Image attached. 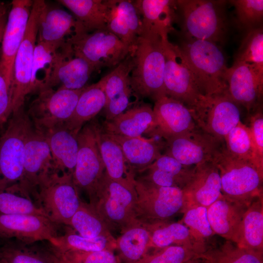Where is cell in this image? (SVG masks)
I'll return each mask as SVG.
<instances>
[{"label": "cell", "mask_w": 263, "mask_h": 263, "mask_svg": "<svg viewBox=\"0 0 263 263\" xmlns=\"http://www.w3.org/2000/svg\"><path fill=\"white\" fill-rule=\"evenodd\" d=\"M227 3L225 0H177L183 38L224 44L229 29Z\"/></svg>", "instance_id": "obj_1"}, {"label": "cell", "mask_w": 263, "mask_h": 263, "mask_svg": "<svg viewBox=\"0 0 263 263\" xmlns=\"http://www.w3.org/2000/svg\"><path fill=\"white\" fill-rule=\"evenodd\" d=\"M112 232L120 233L140 222L137 219V194L133 184L111 178L105 171L90 203Z\"/></svg>", "instance_id": "obj_2"}, {"label": "cell", "mask_w": 263, "mask_h": 263, "mask_svg": "<svg viewBox=\"0 0 263 263\" xmlns=\"http://www.w3.org/2000/svg\"><path fill=\"white\" fill-rule=\"evenodd\" d=\"M133 65L130 76L132 93L155 101L167 95L164 75L165 57L162 39L148 36L138 37L132 52Z\"/></svg>", "instance_id": "obj_3"}, {"label": "cell", "mask_w": 263, "mask_h": 263, "mask_svg": "<svg viewBox=\"0 0 263 263\" xmlns=\"http://www.w3.org/2000/svg\"><path fill=\"white\" fill-rule=\"evenodd\" d=\"M178 46L204 96L227 91L228 67L220 45L208 40L183 38Z\"/></svg>", "instance_id": "obj_4"}, {"label": "cell", "mask_w": 263, "mask_h": 263, "mask_svg": "<svg viewBox=\"0 0 263 263\" xmlns=\"http://www.w3.org/2000/svg\"><path fill=\"white\" fill-rule=\"evenodd\" d=\"M33 128L23 106L12 113L0 135V191L21 183L25 146Z\"/></svg>", "instance_id": "obj_5"}, {"label": "cell", "mask_w": 263, "mask_h": 263, "mask_svg": "<svg viewBox=\"0 0 263 263\" xmlns=\"http://www.w3.org/2000/svg\"><path fill=\"white\" fill-rule=\"evenodd\" d=\"M213 162L219 172L224 197L249 205L263 195V170L254 164L232 156L225 145Z\"/></svg>", "instance_id": "obj_6"}, {"label": "cell", "mask_w": 263, "mask_h": 263, "mask_svg": "<svg viewBox=\"0 0 263 263\" xmlns=\"http://www.w3.org/2000/svg\"><path fill=\"white\" fill-rule=\"evenodd\" d=\"M133 184L137 194V219L142 223L169 221L187 207L181 188L157 186L140 177H134Z\"/></svg>", "instance_id": "obj_7"}, {"label": "cell", "mask_w": 263, "mask_h": 263, "mask_svg": "<svg viewBox=\"0 0 263 263\" xmlns=\"http://www.w3.org/2000/svg\"><path fill=\"white\" fill-rule=\"evenodd\" d=\"M84 88H47L39 91L27 112L34 129L45 134L64 125L73 115Z\"/></svg>", "instance_id": "obj_8"}, {"label": "cell", "mask_w": 263, "mask_h": 263, "mask_svg": "<svg viewBox=\"0 0 263 263\" xmlns=\"http://www.w3.org/2000/svg\"><path fill=\"white\" fill-rule=\"evenodd\" d=\"M162 41L165 57L164 82L166 95L180 101L194 113L206 96L202 93L178 45L171 43L168 38Z\"/></svg>", "instance_id": "obj_9"}, {"label": "cell", "mask_w": 263, "mask_h": 263, "mask_svg": "<svg viewBox=\"0 0 263 263\" xmlns=\"http://www.w3.org/2000/svg\"><path fill=\"white\" fill-rule=\"evenodd\" d=\"M75 56L81 57L97 71L118 65L133 51L107 28L73 36L68 41Z\"/></svg>", "instance_id": "obj_10"}, {"label": "cell", "mask_w": 263, "mask_h": 263, "mask_svg": "<svg viewBox=\"0 0 263 263\" xmlns=\"http://www.w3.org/2000/svg\"><path fill=\"white\" fill-rule=\"evenodd\" d=\"M38 188L40 207L48 217L58 225H69L82 201L73 174L53 173L40 183Z\"/></svg>", "instance_id": "obj_11"}, {"label": "cell", "mask_w": 263, "mask_h": 263, "mask_svg": "<svg viewBox=\"0 0 263 263\" xmlns=\"http://www.w3.org/2000/svg\"><path fill=\"white\" fill-rule=\"evenodd\" d=\"M44 2L43 0H33L24 38L14 59L12 80V113L24 106L25 97L30 94L38 19Z\"/></svg>", "instance_id": "obj_12"}, {"label": "cell", "mask_w": 263, "mask_h": 263, "mask_svg": "<svg viewBox=\"0 0 263 263\" xmlns=\"http://www.w3.org/2000/svg\"><path fill=\"white\" fill-rule=\"evenodd\" d=\"M225 146L224 140L203 131L197 126L185 133L165 140L164 154L183 165L195 166L213 162Z\"/></svg>", "instance_id": "obj_13"}, {"label": "cell", "mask_w": 263, "mask_h": 263, "mask_svg": "<svg viewBox=\"0 0 263 263\" xmlns=\"http://www.w3.org/2000/svg\"><path fill=\"white\" fill-rule=\"evenodd\" d=\"M96 119L85 124L77 135L78 150L73 177L78 188L84 190L89 199L105 171L95 134Z\"/></svg>", "instance_id": "obj_14"}, {"label": "cell", "mask_w": 263, "mask_h": 263, "mask_svg": "<svg viewBox=\"0 0 263 263\" xmlns=\"http://www.w3.org/2000/svg\"><path fill=\"white\" fill-rule=\"evenodd\" d=\"M193 116L199 128L224 141L226 135L241 121L240 106L227 91L206 96L193 113Z\"/></svg>", "instance_id": "obj_15"}, {"label": "cell", "mask_w": 263, "mask_h": 263, "mask_svg": "<svg viewBox=\"0 0 263 263\" xmlns=\"http://www.w3.org/2000/svg\"><path fill=\"white\" fill-rule=\"evenodd\" d=\"M54 172H56L46 137L34 128L25 146L23 179L14 188L23 192L34 191L45 178Z\"/></svg>", "instance_id": "obj_16"}, {"label": "cell", "mask_w": 263, "mask_h": 263, "mask_svg": "<svg viewBox=\"0 0 263 263\" xmlns=\"http://www.w3.org/2000/svg\"><path fill=\"white\" fill-rule=\"evenodd\" d=\"M225 80L230 97L240 107H243L248 114L262 107L263 75L252 66L234 61L227 70Z\"/></svg>", "instance_id": "obj_17"}, {"label": "cell", "mask_w": 263, "mask_h": 263, "mask_svg": "<svg viewBox=\"0 0 263 263\" xmlns=\"http://www.w3.org/2000/svg\"><path fill=\"white\" fill-rule=\"evenodd\" d=\"M58 225L44 215H0V238L16 239L26 244L41 241L52 244L59 236Z\"/></svg>", "instance_id": "obj_18"}, {"label": "cell", "mask_w": 263, "mask_h": 263, "mask_svg": "<svg viewBox=\"0 0 263 263\" xmlns=\"http://www.w3.org/2000/svg\"><path fill=\"white\" fill-rule=\"evenodd\" d=\"M33 0H14L11 2L1 41L0 72L12 83L14 59L24 38Z\"/></svg>", "instance_id": "obj_19"}, {"label": "cell", "mask_w": 263, "mask_h": 263, "mask_svg": "<svg viewBox=\"0 0 263 263\" xmlns=\"http://www.w3.org/2000/svg\"><path fill=\"white\" fill-rule=\"evenodd\" d=\"M154 123L148 134L165 140L189 132L197 127L193 111L167 95L155 101Z\"/></svg>", "instance_id": "obj_20"}, {"label": "cell", "mask_w": 263, "mask_h": 263, "mask_svg": "<svg viewBox=\"0 0 263 263\" xmlns=\"http://www.w3.org/2000/svg\"><path fill=\"white\" fill-rule=\"evenodd\" d=\"M134 2L141 16V35L168 38V34L174 29L173 23L179 21L177 0H138Z\"/></svg>", "instance_id": "obj_21"}, {"label": "cell", "mask_w": 263, "mask_h": 263, "mask_svg": "<svg viewBox=\"0 0 263 263\" xmlns=\"http://www.w3.org/2000/svg\"><path fill=\"white\" fill-rule=\"evenodd\" d=\"M182 190L187 207L200 206L207 207L216 201L222 194L220 176L214 162H207L195 166L190 178Z\"/></svg>", "instance_id": "obj_22"}, {"label": "cell", "mask_w": 263, "mask_h": 263, "mask_svg": "<svg viewBox=\"0 0 263 263\" xmlns=\"http://www.w3.org/2000/svg\"><path fill=\"white\" fill-rule=\"evenodd\" d=\"M84 33L75 17L63 9L49 6L45 1L38 19L37 41L64 42Z\"/></svg>", "instance_id": "obj_23"}, {"label": "cell", "mask_w": 263, "mask_h": 263, "mask_svg": "<svg viewBox=\"0 0 263 263\" xmlns=\"http://www.w3.org/2000/svg\"><path fill=\"white\" fill-rule=\"evenodd\" d=\"M248 205L228 199L222 195L207 207L208 220L215 234L234 243Z\"/></svg>", "instance_id": "obj_24"}, {"label": "cell", "mask_w": 263, "mask_h": 263, "mask_svg": "<svg viewBox=\"0 0 263 263\" xmlns=\"http://www.w3.org/2000/svg\"><path fill=\"white\" fill-rule=\"evenodd\" d=\"M72 51L67 42L50 43L37 41L35 48L30 94L44 88L59 62Z\"/></svg>", "instance_id": "obj_25"}, {"label": "cell", "mask_w": 263, "mask_h": 263, "mask_svg": "<svg viewBox=\"0 0 263 263\" xmlns=\"http://www.w3.org/2000/svg\"><path fill=\"white\" fill-rule=\"evenodd\" d=\"M120 146L127 162L135 175L142 172L161 154L164 143L153 137H130L107 133Z\"/></svg>", "instance_id": "obj_26"}, {"label": "cell", "mask_w": 263, "mask_h": 263, "mask_svg": "<svg viewBox=\"0 0 263 263\" xmlns=\"http://www.w3.org/2000/svg\"><path fill=\"white\" fill-rule=\"evenodd\" d=\"M154 115L150 105L143 104L129 109L101 125L110 134L135 137L149 134L153 128Z\"/></svg>", "instance_id": "obj_27"}, {"label": "cell", "mask_w": 263, "mask_h": 263, "mask_svg": "<svg viewBox=\"0 0 263 263\" xmlns=\"http://www.w3.org/2000/svg\"><path fill=\"white\" fill-rule=\"evenodd\" d=\"M95 71L90 63L72 52L59 62L43 89H54L56 86L59 89H83Z\"/></svg>", "instance_id": "obj_28"}, {"label": "cell", "mask_w": 263, "mask_h": 263, "mask_svg": "<svg viewBox=\"0 0 263 263\" xmlns=\"http://www.w3.org/2000/svg\"><path fill=\"white\" fill-rule=\"evenodd\" d=\"M194 166L183 165L174 158L161 154L142 172L140 178L157 186L183 189L190 178Z\"/></svg>", "instance_id": "obj_29"}, {"label": "cell", "mask_w": 263, "mask_h": 263, "mask_svg": "<svg viewBox=\"0 0 263 263\" xmlns=\"http://www.w3.org/2000/svg\"><path fill=\"white\" fill-rule=\"evenodd\" d=\"M95 130L97 145L106 173L115 181L133 184L135 175L131 170L119 145L103 130L97 120Z\"/></svg>", "instance_id": "obj_30"}, {"label": "cell", "mask_w": 263, "mask_h": 263, "mask_svg": "<svg viewBox=\"0 0 263 263\" xmlns=\"http://www.w3.org/2000/svg\"><path fill=\"white\" fill-rule=\"evenodd\" d=\"M44 135L50 149L55 171L73 174L78 150L77 134L63 125Z\"/></svg>", "instance_id": "obj_31"}, {"label": "cell", "mask_w": 263, "mask_h": 263, "mask_svg": "<svg viewBox=\"0 0 263 263\" xmlns=\"http://www.w3.org/2000/svg\"><path fill=\"white\" fill-rule=\"evenodd\" d=\"M105 78L86 86L81 93L74 113L64 126L77 134L83 126L91 121L102 109L106 102Z\"/></svg>", "instance_id": "obj_32"}, {"label": "cell", "mask_w": 263, "mask_h": 263, "mask_svg": "<svg viewBox=\"0 0 263 263\" xmlns=\"http://www.w3.org/2000/svg\"><path fill=\"white\" fill-rule=\"evenodd\" d=\"M69 9L84 33L107 28L111 10V0H59Z\"/></svg>", "instance_id": "obj_33"}, {"label": "cell", "mask_w": 263, "mask_h": 263, "mask_svg": "<svg viewBox=\"0 0 263 263\" xmlns=\"http://www.w3.org/2000/svg\"><path fill=\"white\" fill-rule=\"evenodd\" d=\"M234 243L240 247L263 253V195L247 207Z\"/></svg>", "instance_id": "obj_34"}, {"label": "cell", "mask_w": 263, "mask_h": 263, "mask_svg": "<svg viewBox=\"0 0 263 263\" xmlns=\"http://www.w3.org/2000/svg\"><path fill=\"white\" fill-rule=\"evenodd\" d=\"M116 241L113 235L88 238L68 231L58 236L51 244L59 253L58 255L65 259L74 255L102 250H114L116 249Z\"/></svg>", "instance_id": "obj_35"}, {"label": "cell", "mask_w": 263, "mask_h": 263, "mask_svg": "<svg viewBox=\"0 0 263 263\" xmlns=\"http://www.w3.org/2000/svg\"><path fill=\"white\" fill-rule=\"evenodd\" d=\"M116 239V249L121 263H134L149 250L150 231L147 224L138 223L124 230Z\"/></svg>", "instance_id": "obj_36"}, {"label": "cell", "mask_w": 263, "mask_h": 263, "mask_svg": "<svg viewBox=\"0 0 263 263\" xmlns=\"http://www.w3.org/2000/svg\"><path fill=\"white\" fill-rule=\"evenodd\" d=\"M150 237L149 250L158 249L171 245H183L202 251L196 244L188 228L180 221H168L148 225Z\"/></svg>", "instance_id": "obj_37"}, {"label": "cell", "mask_w": 263, "mask_h": 263, "mask_svg": "<svg viewBox=\"0 0 263 263\" xmlns=\"http://www.w3.org/2000/svg\"><path fill=\"white\" fill-rule=\"evenodd\" d=\"M201 254L211 263H263V253L240 247L228 240L215 241Z\"/></svg>", "instance_id": "obj_38"}, {"label": "cell", "mask_w": 263, "mask_h": 263, "mask_svg": "<svg viewBox=\"0 0 263 263\" xmlns=\"http://www.w3.org/2000/svg\"><path fill=\"white\" fill-rule=\"evenodd\" d=\"M225 148L232 156L251 162L263 170V162L259 159L250 129L240 121L224 137Z\"/></svg>", "instance_id": "obj_39"}, {"label": "cell", "mask_w": 263, "mask_h": 263, "mask_svg": "<svg viewBox=\"0 0 263 263\" xmlns=\"http://www.w3.org/2000/svg\"><path fill=\"white\" fill-rule=\"evenodd\" d=\"M180 222L189 229L196 244L202 251L215 240L216 235L209 223L207 215V207L200 206H189L184 210Z\"/></svg>", "instance_id": "obj_40"}, {"label": "cell", "mask_w": 263, "mask_h": 263, "mask_svg": "<svg viewBox=\"0 0 263 263\" xmlns=\"http://www.w3.org/2000/svg\"><path fill=\"white\" fill-rule=\"evenodd\" d=\"M69 226L84 237L112 235L93 206L82 201L72 217Z\"/></svg>", "instance_id": "obj_41"}, {"label": "cell", "mask_w": 263, "mask_h": 263, "mask_svg": "<svg viewBox=\"0 0 263 263\" xmlns=\"http://www.w3.org/2000/svg\"><path fill=\"white\" fill-rule=\"evenodd\" d=\"M25 243L10 239L0 240V260L6 263H55V255L36 251Z\"/></svg>", "instance_id": "obj_42"}, {"label": "cell", "mask_w": 263, "mask_h": 263, "mask_svg": "<svg viewBox=\"0 0 263 263\" xmlns=\"http://www.w3.org/2000/svg\"><path fill=\"white\" fill-rule=\"evenodd\" d=\"M234 61L250 65L263 75V27L245 32L235 55Z\"/></svg>", "instance_id": "obj_43"}, {"label": "cell", "mask_w": 263, "mask_h": 263, "mask_svg": "<svg viewBox=\"0 0 263 263\" xmlns=\"http://www.w3.org/2000/svg\"><path fill=\"white\" fill-rule=\"evenodd\" d=\"M133 65L132 52L111 73L105 76L106 102L132 91L130 76Z\"/></svg>", "instance_id": "obj_44"}, {"label": "cell", "mask_w": 263, "mask_h": 263, "mask_svg": "<svg viewBox=\"0 0 263 263\" xmlns=\"http://www.w3.org/2000/svg\"><path fill=\"white\" fill-rule=\"evenodd\" d=\"M234 7L238 25L245 32L263 27V0H227Z\"/></svg>", "instance_id": "obj_45"}, {"label": "cell", "mask_w": 263, "mask_h": 263, "mask_svg": "<svg viewBox=\"0 0 263 263\" xmlns=\"http://www.w3.org/2000/svg\"><path fill=\"white\" fill-rule=\"evenodd\" d=\"M36 214L47 217L44 210L29 198L9 190L0 191V215Z\"/></svg>", "instance_id": "obj_46"}, {"label": "cell", "mask_w": 263, "mask_h": 263, "mask_svg": "<svg viewBox=\"0 0 263 263\" xmlns=\"http://www.w3.org/2000/svg\"><path fill=\"white\" fill-rule=\"evenodd\" d=\"M198 254L200 253L190 247L171 245L147 253L134 263H184Z\"/></svg>", "instance_id": "obj_47"}, {"label": "cell", "mask_w": 263, "mask_h": 263, "mask_svg": "<svg viewBox=\"0 0 263 263\" xmlns=\"http://www.w3.org/2000/svg\"><path fill=\"white\" fill-rule=\"evenodd\" d=\"M107 28L124 43L132 47L135 46L138 38L131 33L118 13L115 0H111V10Z\"/></svg>", "instance_id": "obj_48"}, {"label": "cell", "mask_w": 263, "mask_h": 263, "mask_svg": "<svg viewBox=\"0 0 263 263\" xmlns=\"http://www.w3.org/2000/svg\"><path fill=\"white\" fill-rule=\"evenodd\" d=\"M117 10L131 33L138 38L142 34V22L139 11L134 1L116 0Z\"/></svg>", "instance_id": "obj_49"}, {"label": "cell", "mask_w": 263, "mask_h": 263, "mask_svg": "<svg viewBox=\"0 0 263 263\" xmlns=\"http://www.w3.org/2000/svg\"><path fill=\"white\" fill-rule=\"evenodd\" d=\"M12 113V89L4 75L0 72V135Z\"/></svg>", "instance_id": "obj_50"}, {"label": "cell", "mask_w": 263, "mask_h": 263, "mask_svg": "<svg viewBox=\"0 0 263 263\" xmlns=\"http://www.w3.org/2000/svg\"><path fill=\"white\" fill-rule=\"evenodd\" d=\"M64 260L68 263H121L118 255L110 249L75 255Z\"/></svg>", "instance_id": "obj_51"}, {"label": "cell", "mask_w": 263, "mask_h": 263, "mask_svg": "<svg viewBox=\"0 0 263 263\" xmlns=\"http://www.w3.org/2000/svg\"><path fill=\"white\" fill-rule=\"evenodd\" d=\"M249 115L248 126L257 155L263 162V114L262 107Z\"/></svg>", "instance_id": "obj_52"}, {"label": "cell", "mask_w": 263, "mask_h": 263, "mask_svg": "<svg viewBox=\"0 0 263 263\" xmlns=\"http://www.w3.org/2000/svg\"><path fill=\"white\" fill-rule=\"evenodd\" d=\"M184 263H211V262L201 254H200L190 258Z\"/></svg>", "instance_id": "obj_53"}, {"label": "cell", "mask_w": 263, "mask_h": 263, "mask_svg": "<svg viewBox=\"0 0 263 263\" xmlns=\"http://www.w3.org/2000/svg\"><path fill=\"white\" fill-rule=\"evenodd\" d=\"M6 18V15H5L0 19V43L2 41L4 28L7 20Z\"/></svg>", "instance_id": "obj_54"}, {"label": "cell", "mask_w": 263, "mask_h": 263, "mask_svg": "<svg viewBox=\"0 0 263 263\" xmlns=\"http://www.w3.org/2000/svg\"><path fill=\"white\" fill-rule=\"evenodd\" d=\"M6 7L2 2L0 1V19L3 16L6 15Z\"/></svg>", "instance_id": "obj_55"}, {"label": "cell", "mask_w": 263, "mask_h": 263, "mask_svg": "<svg viewBox=\"0 0 263 263\" xmlns=\"http://www.w3.org/2000/svg\"><path fill=\"white\" fill-rule=\"evenodd\" d=\"M55 263H68L57 255H55Z\"/></svg>", "instance_id": "obj_56"}, {"label": "cell", "mask_w": 263, "mask_h": 263, "mask_svg": "<svg viewBox=\"0 0 263 263\" xmlns=\"http://www.w3.org/2000/svg\"><path fill=\"white\" fill-rule=\"evenodd\" d=\"M0 263H6L0 260Z\"/></svg>", "instance_id": "obj_57"}, {"label": "cell", "mask_w": 263, "mask_h": 263, "mask_svg": "<svg viewBox=\"0 0 263 263\" xmlns=\"http://www.w3.org/2000/svg\"></svg>", "instance_id": "obj_58"}]
</instances>
